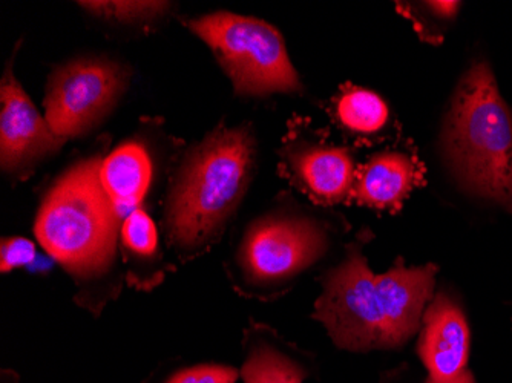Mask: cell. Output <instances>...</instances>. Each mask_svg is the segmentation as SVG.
<instances>
[{
	"label": "cell",
	"instance_id": "9a60e30c",
	"mask_svg": "<svg viewBox=\"0 0 512 383\" xmlns=\"http://www.w3.org/2000/svg\"><path fill=\"white\" fill-rule=\"evenodd\" d=\"M335 122L361 143L387 137L393 115L381 95L355 85L339 88L330 106Z\"/></svg>",
	"mask_w": 512,
	"mask_h": 383
},
{
	"label": "cell",
	"instance_id": "7c38bea8",
	"mask_svg": "<svg viewBox=\"0 0 512 383\" xmlns=\"http://www.w3.org/2000/svg\"><path fill=\"white\" fill-rule=\"evenodd\" d=\"M315 371L306 351L284 341L272 328L253 324L244 338V383H304Z\"/></svg>",
	"mask_w": 512,
	"mask_h": 383
},
{
	"label": "cell",
	"instance_id": "7a4b0ae2",
	"mask_svg": "<svg viewBox=\"0 0 512 383\" xmlns=\"http://www.w3.org/2000/svg\"><path fill=\"white\" fill-rule=\"evenodd\" d=\"M256 138L252 126L220 125L181 158L165 209L168 243L183 261L220 241L252 183Z\"/></svg>",
	"mask_w": 512,
	"mask_h": 383
},
{
	"label": "cell",
	"instance_id": "9c48e42d",
	"mask_svg": "<svg viewBox=\"0 0 512 383\" xmlns=\"http://www.w3.org/2000/svg\"><path fill=\"white\" fill-rule=\"evenodd\" d=\"M66 141L39 114L8 65L0 85L2 171L10 177L27 178L37 164L57 154Z\"/></svg>",
	"mask_w": 512,
	"mask_h": 383
},
{
	"label": "cell",
	"instance_id": "8992f818",
	"mask_svg": "<svg viewBox=\"0 0 512 383\" xmlns=\"http://www.w3.org/2000/svg\"><path fill=\"white\" fill-rule=\"evenodd\" d=\"M184 23L211 48L241 97L264 99L273 94L304 91L287 54L283 34L270 23L227 11Z\"/></svg>",
	"mask_w": 512,
	"mask_h": 383
},
{
	"label": "cell",
	"instance_id": "277c9868",
	"mask_svg": "<svg viewBox=\"0 0 512 383\" xmlns=\"http://www.w3.org/2000/svg\"><path fill=\"white\" fill-rule=\"evenodd\" d=\"M102 151L69 166L48 189L34 235L80 287L112 273L119 246L120 210L102 181Z\"/></svg>",
	"mask_w": 512,
	"mask_h": 383
},
{
	"label": "cell",
	"instance_id": "ffe728a7",
	"mask_svg": "<svg viewBox=\"0 0 512 383\" xmlns=\"http://www.w3.org/2000/svg\"><path fill=\"white\" fill-rule=\"evenodd\" d=\"M425 383H476L474 380L473 374H471L470 370L465 371V373L460 374L456 379L448 380V382H436V380L427 379Z\"/></svg>",
	"mask_w": 512,
	"mask_h": 383
},
{
	"label": "cell",
	"instance_id": "4fadbf2b",
	"mask_svg": "<svg viewBox=\"0 0 512 383\" xmlns=\"http://www.w3.org/2000/svg\"><path fill=\"white\" fill-rule=\"evenodd\" d=\"M154 180V161L142 141H125L102 164V181L120 212L145 200Z\"/></svg>",
	"mask_w": 512,
	"mask_h": 383
},
{
	"label": "cell",
	"instance_id": "ac0fdd59",
	"mask_svg": "<svg viewBox=\"0 0 512 383\" xmlns=\"http://www.w3.org/2000/svg\"><path fill=\"white\" fill-rule=\"evenodd\" d=\"M240 371L218 364H198L172 371L161 383H237Z\"/></svg>",
	"mask_w": 512,
	"mask_h": 383
},
{
	"label": "cell",
	"instance_id": "8fae6325",
	"mask_svg": "<svg viewBox=\"0 0 512 383\" xmlns=\"http://www.w3.org/2000/svg\"><path fill=\"white\" fill-rule=\"evenodd\" d=\"M425 184V167L416 149L393 146L373 155L358 167L353 201L370 209L396 213L411 192Z\"/></svg>",
	"mask_w": 512,
	"mask_h": 383
},
{
	"label": "cell",
	"instance_id": "5bb4252c",
	"mask_svg": "<svg viewBox=\"0 0 512 383\" xmlns=\"http://www.w3.org/2000/svg\"><path fill=\"white\" fill-rule=\"evenodd\" d=\"M120 249L128 267V279L135 289L151 290L160 284L163 256L158 244V230L149 213L135 209L120 229Z\"/></svg>",
	"mask_w": 512,
	"mask_h": 383
},
{
	"label": "cell",
	"instance_id": "3957f363",
	"mask_svg": "<svg viewBox=\"0 0 512 383\" xmlns=\"http://www.w3.org/2000/svg\"><path fill=\"white\" fill-rule=\"evenodd\" d=\"M440 151L465 194L512 215V112L485 60L471 63L454 89Z\"/></svg>",
	"mask_w": 512,
	"mask_h": 383
},
{
	"label": "cell",
	"instance_id": "30bf717a",
	"mask_svg": "<svg viewBox=\"0 0 512 383\" xmlns=\"http://www.w3.org/2000/svg\"><path fill=\"white\" fill-rule=\"evenodd\" d=\"M471 331L459 299L440 290L431 299L419 328L417 354L428 379L448 382L468 370Z\"/></svg>",
	"mask_w": 512,
	"mask_h": 383
},
{
	"label": "cell",
	"instance_id": "5b68a950",
	"mask_svg": "<svg viewBox=\"0 0 512 383\" xmlns=\"http://www.w3.org/2000/svg\"><path fill=\"white\" fill-rule=\"evenodd\" d=\"M339 224L293 200L250 221L229 259V279L240 295L273 301L292 289L332 249Z\"/></svg>",
	"mask_w": 512,
	"mask_h": 383
},
{
	"label": "cell",
	"instance_id": "2e32d148",
	"mask_svg": "<svg viewBox=\"0 0 512 383\" xmlns=\"http://www.w3.org/2000/svg\"><path fill=\"white\" fill-rule=\"evenodd\" d=\"M462 2H396V10L413 23L419 39L430 45H440L454 20L459 16Z\"/></svg>",
	"mask_w": 512,
	"mask_h": 383
},
{
	"label": "cell",
	"instance_id": "e0dca14e",
	"mask_svg": "<svg viewBox=\"0 0 512 383\" xmlns=\"http://www.w3.org/2000/svg\"><path fill=\"white\" fill-rule=\"evenodd\" d=\"M80 7L100 19L120 23H148L171 8L168 2H79Z\"/></svg>",
	"mask_w": 512,
	"mask_h": 383
},
{
	"label": "cell",
	"instance_id": "52a82bcc",
	"mask_svg": "<svg viewBox=\"0 0 512 383\" xmlns=\"http://www.w3.org/2000/svg\"><path fill=\"white\" fill-rule=\"evenodd\" d=\"M128 83V69L114 60H71L54 69L46 83L45 118L65 140L82 137L105 120Z\"/></svg>",
	"mask_w": 512,
	"mask_h": 383
},
{
	"label": "cell",
	"instance_id": "d6986e66",
	"mask_svg": "<svg viewBox=\"0 0 512 383\" xmlns=\"http://www.w3.org/2000/svg\"><path fill=\"white\" fill-rule=\"evenodd\" d=\"M34 258H36V246L30 239L20 238V236L2 239L0 272L8 273L19 267L30 266Z\"/></svg>",
	"mask_w": 512,
	"mask_h": 383
},
{
	"label": "cell",
	"instance_id": "6da1fadb",
	"mask_svg": "<svg viewBox=\"0 0 512 383\" xmlns=\"http://www.w3.org/2000/svg\"><path fill=\"white\" fill-rule=\"evenodd\" d=\"M371 238L362 230L345 246L341 261L321 278L313 311L333 344L353 353L405 347L436 295V264L407 266L398 259L387 272H373L364 255Z\"/></svg>",
	"mask_w": 512,
	"mask_h": 383
},
{
	"label": "cell",
	"instance_id": "ba28073f",
	"mask_svg": "<svg viewBox=\"0 0 512 383\" xmlns=\"http://www.w3.org/2000/svg\"><path fill=\"white\" fill-rule=\"evenodd\" d=\"M310 128L306 120L290 122L278 151L281 172L318 206L353 201L358 166L352 149L333 145Z\"/></svg>",
	"mask_w": 512,
	"mask_h": 383
}]
</instances>
